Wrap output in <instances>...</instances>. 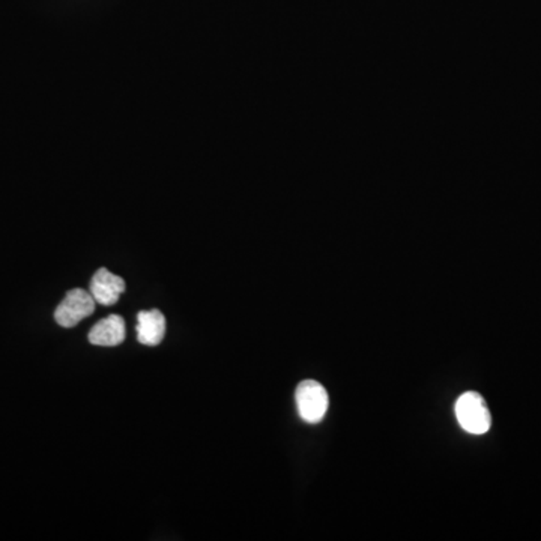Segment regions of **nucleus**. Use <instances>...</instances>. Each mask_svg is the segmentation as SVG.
Listing matches in <instances>:
<instances>
[{
    "mask_svg": "<svg viewBox=\"0 0 541 541\" xmlns=\"http://www.w3.org/2000/svg\"><path fill=\"white\" fill-rule=\"evenodd\" d=\"M95 312V299L91 292L83 289H73L66 294L65 298L57 306L55 312V321L64 328H73L83 319L91 316Z\"/></svg>",
    "mask_w": 541,
    "mask_h": 541,
    "instance_id": "nucleus-3",
    "label": "nucleus"
},
{
    "mask_svg": "<svg viewBox=\"0 0 541 541\" xmlns=\"http://www.w3.org/2000/svg\"><path fill=\"white\" fill-rule=\"evenodd\" d=\"M125 321L117 315L101 319L89 333V342L95 346H117L125 340Z\"/></svg>",
    "mask_w": 541,
    "mask_h": 541,
    "instance_id": "nucleus-5",
    "label": "nucleus"
},
{
    "mask_svg": "<svg viewBox=\"0 0 541 541\" xmlns=\"http://www.w3.org/2000/svg\"><path fill=\"white\" fill-rule=\"evenodd\" d=\"M299 416L308 425H317L328 411L329 397L325 386L308 379L299 384L295 393Z\"/></svg>",
    "mask_w": 541,
    "mask_h": 541,
    "instance_id": "nucleus-2",
    "label": "nucleus"
},
{
    "mask_svg": "<svg viewBox=\"0 0 541 541\" xmlns=\"http://www.w3.org/2000/svg\"><path fill=\"white\" fill-rule=\"evenodd\" d=\"M456 416L462 429L472 435H483L489 432L492 426L489 407L485 397L476 391H468L460 396L456 402Z\"/></svg>",
    "mask_w": 541,
    "mask_h": 541,
    "instance_id": "nucleus-1",
    "label": "nucleus"
},
{
    "mask_svg": "<svg viewBox=\"0 0 541 541\" xmlns=\"http://www.w3.org/2000/svg\"><path fill=\"white\" fill-rule=\"evenodd\" d=\"M125 292L124 278L110 273L108 269L101 268L92 277L91 294L95 303L101 306H115L121 295Z\"/></svg>",
    "mask_w": 541,
    "mask_h": 541,
    "instance_id": "nucleus-4",
    "label": "nucleus"
},
{
    "mask_svg": "<svg viewBox=\"0 0 541 541\" xmlns=\"http://www.w3.org/2000/svg\"><path fill=\"white\" fill-rule=\"evenodd\" d=\"M137 338L145 346H158L165 334V317L160 310L139 312L137 315Z\"/></svg>",
    "mask_w": 541,
    "mask_h": 541,
    "instance_id": "nucleus-6",
    "label": "nucleus"
}]
</instances>
